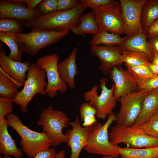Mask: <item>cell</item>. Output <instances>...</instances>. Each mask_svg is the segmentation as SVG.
I'll return each mask as SVG.
<instances>
[{
    "instance_id": "8992f818",
    "label": "cell",
    "mask_w": 158,
    "mask_h": 158,
    "mask_svg": "<svg viewBox=\"0 0 158 158\" xmlns=\"http://www.w3.org/2000/svg\"><path fill=\"white\" fill-rule=\"evenodd\" d=\"M69 120L66 113L50 106L41 112L37 124L42 126L43 131L47 134L50 145L56 147L66 143V136L62 131L68 127Z\"/></svg>"
},
{
    "instance_id": "6da1fadb",
    "label": "cell",
    "mask_w": 158,
    "mask_h": 158,
    "mask_svg": "<svg viewBox=\"0 0 158 158\" xmlns=\"http://www.w3.org/2000/svg\"><path fill=\"white\" fill-rule=\"evenodd\" d=\"M86 8L81 4L72 9L56 11L47 15L40 16L32 20L25 22L23 27L31 30H71L78 24L81 14Z\"/></svg>"
},
{
    "instance_id": "7402d4cb",
    "label": "cell",
    "mask_w": 158,
    "mask_h": 158,
    "mask_svg": "<svg viewBox=\"0 0 158 158\" xmlns=\"http://www.w3.org/2000/svg\"><path fill=\"white\" fill-rule=\"evenodd\" d=\"M71 30L80 35L86 34L93 35L99 32L100 29L94 12L92 11L81 16L78 24Z\"/></svg>"
},
{
    "instance_id": "8fae6325",
    "label": "cell",
    "mask_w": 158,
    "mask_h": 158,
    "mask_svg": "<svg viewBox=\"0 0 158 158\" xmlns=\"http://www.w3.org/2000/svg\"><path fill=\"white\" fill-rule=\"evenodd\" d=\"M150 91L139 90L121 97L120 109L116 116V123L125 126H132L141 111L143 99Z\"/></svg>"
},
{
    "instance_id": "9a60e30c",
    "label": "cell",
    "mask_w": 158,
    "mask_h": 158,
    "mask_svg": "<svg viewBox=\"0 0 158 158\" xmlns=\"http://www.w3.org/2000/svg\"><path fill=\"white\" fill-rule=\"evenodd\" d=\"M41 15L28 9L23 0H1L0 18L13 19L24 23L32 20Z\"/></svg>"
},
{
    "instance_id": "3957f363",
    "label": "cell",
    "mask_w": 158,
    "mask_h": 158,
    "mask_svg": "<svg viewBox=\"0 0 158 158\" xmlns=\"http://www.w3.org/2000/svg\"><path fill=\"white\" fill-rule=\"evenodd\" d=\"M113 112L108 115L104 124L97 122L90 126L87 144L84 149L89 153L118 157L120 156L118 145H112L109 138L108 128L115 121Z\"/></svg>"
},
{
    "instance_id": "44dd1931",
    "label": "cell",
    "mask_w": 158,
    "mask_h": 158,
    "mask_svg": "<svg viewBox=\"0 0 158 158\" xmlns=\"http://www.w3.org/2000/svg\"><path fill=\"white\" fill-rule=\"evenodd\" d=\"M143 33L128 37L124 44L121 46L122 49L139 53L147 57L151 62L154 54Z\"/></svg>"
},
{
    "instance_id": "ba28073f",
    "label": "cell",
    "mask_w": 158,
    "mask_h": 158,
    "mask_svg": "<svg viewBox=\"0 0 158 158\" xmlns=\"http://www.w3.org/2000/svg\"><path fill=\"white\" fill-rule=\"evenodd\" d=\"M106 82L105 78L100 79L99 86L101 91L99 95L97 94L99 86L96 85L83 94L85 100L91 103L95 108L97 117L103 120L106 119L108 115L113 112L118 101L114 95V84L113 83L111 87L109 89L106 86Z\"/></svg>"
},
{
    "instance_id": "cb8c5ba5",
    "label": "cell",
    "mask_w": 158,
    "mask_h": 158,
    "mask_svg": "<svg viewBox=\"0 0 158 158\" xmlns=\"http://www.w3.org/2000/svg\"><path fill=\"white\" fill-rule=\"evenodd\" d=\"M127 38V36L122 37L118 34L109 33L105 31H100L93 35L89 44L90 47L101 44L121 46L124 44Z\"/></svg>"
},
{
    "instance_id": "7c38bea8",
    "label": "cell",
    "mask_w": 158,
    "mask_h": 158,
    "mask_svg": "<svg viewBox=\"0 0 158 158\" xmlns=\"http://www.w3.org/2000/svg\"><path fill=\"white\" fill-rule=\"evenodd\" d=\"M147 0H119L128 37L143 33L141 16L143 7Z\"/></svg>"
},
{
    "instance_id": "ab89813d",
    "label": "cell",
    "mask_w": 158,
    "mask_h": 158,
    "mask_svg": "<svg viewBox=\"0 0 158 158\" xmlns=\"http://www.w3.org/2000/svg\"><path fill=\"white\" fill-rule=\"evenodd\" d=\"M147 41L154 54L158 55V36L149 38Z\"/></svg>"
},
{
    "instance_id": "f35d334b",
    "label": "cell",
    "mask_w": 158,
    "mask_h": 158,
    "mask_svg": "<svg viewBox=\"0 0 158 158\" xmlns=\"http://www.w3.org/2000/svg\"><path fill=\"white\" fill-rule=\"evenodd\" d=\"M146 36L147 38L158 36V19L149 27Z\"/></svg>"
},
{
    "instance_id": "b9f144b4",
    "label": "cell",
    "mask_w": 158,
    "mask_h": 158,
    "mask_svg": "<svg viewBox=\"0 0 158 158\" xmlns=\"http://www.w3.org/2000/svg\"><path fill=\"white\" fill-rule=\"evenodd\" d=\"M149 67L151 71L155 75H158V66L152 64L149 65Z\"/></svg>"
},
{
    "instance_id": "e0dca14e",
    "label": "cell",
    "mask_w": 158,
    "mask_h": 158,
    "mask_svg": "<svg viewBox=\"0 0 158 158\" xmlns=\"http://www.w3.org/2000/svg\"><path fill=\"white\" fill-rule=\"evenodd\" d=\"M0 44V68L20 87L23 86L31 64L28 61L18 62L11 59L6 54L2 43Z\"/></svg>"
},
{
    "instance_id": "bcb514c9",
    "label": "cell",
    "mask_w": 158,
    "mask_h": 158,
    "mask_svg": "<svg viewBox=\"0 0 158 158\" xmlns=\"http://www.w3.org/2000/svg\"><path fill=\"white\" fill-rule=\"evenodd\" d=\"M1 158H12L10 156H4Z\"/></svg>"
},
{
    "instance_id": "d6a6232c",
    "label": "cell",
    "mask_w": 158,
    "mask_h": 158,
    "mask_svg": "<svg viewBox=\"0 0 158 158\" xmlns=\"http://www.w3.org/2000/svg\"><path fill=\"white\" fill-rule=\"evenodd\" d=\"M57 6L58 0H42L35 10L43 16L57 11Z\"/></svg>"
},
{
    "instance_id": "4dcf8cb0",
    "label": "cell",
    "mask_w": 158,
    "mask_h": 158,
    "mask_svg": "<svg viewBox=\"0 0 158 158\" xmlns=\"http://www.w3.org/2000/svg\"><path fill=\"white\" fill-rule=\"evenodd\" d=\"M23 22L13 19H0V32L13 34L21 33L23 30Z\"/></svg>"
},
{
    "instance_id": "484cf974",
    "label": "cell",
    "mask_w": 158,
    "mask_h": 158,
    "mask_svg": "<svg viewBox=\"0 0 158 158\" xmlns=\"http://www.w3.org/2000/svg\"><path fill=\"white\" fill-rule=\"evenodd\" d=\"M121 158H157L158 147L139 149L119 147Z\"/></svg>"
},
{
    "instance_id": "9c48e42d",
    "label": "cell",
    "mask_w": 158,
    "mask_h": 158,
    "mask_svg": "<svg viewBox=\"0 0 158 158\" xmlns=\"http://www.w3.org/2000/svg\"><path fill=\"white\" fill-rule=\"evenodd\" d=\"M94 13L100 31L119 35L126 34L120 3L114 1L109 5L92 10Z\"/></svg>"
},
{
    "instance_id": "ac0fdd59",
    "label": "cell",
    "mask_w": 158,
    "mask_h": 158,
    "mask_svg": "<svg viewBox=\"0 0 158 158\" xmlns=\"http://www.w3.org/2000/svg\"><path fill=\"white\" fill-rule=\"evenodd\" d=\"M78 47L64 60L58 64L59 75L63 81L72 89L75 88V79L78 72L76 58Z\"/></svg>"
},
{
    "instance_id": "f1b7e54d",
    "label": "cell",
    "mask_w": 158,
    "mask_h": 158,
    "mask_svg": "<svg viewBox=\"0 0 158 158\" xmlns=\"http://www.w3.org/2000/svg\"><path fill=\"white\" fill-rule=\"evenodd\" d=\"M122 53L123 62L130 66H149L151 62L143 54L137 52L122 49Z\"/></svg>"
},
{
    "instance_id": "74e56055",
    "label": "cell",
    "mask_w": 158,
    "mask_h": 158,
    "mask_svg": "<svg viewBox=\"0 0 158 158\" xmlns=\"http://www.w3.org/2000/svg\"><path fill=\"white\" fill-rule=\"evenodd\" d=\"M56 153L54 149L49 148L40 152L34 158H55Z\"/></svg>"
},
{
    "instance_id": "2e32d148",
    "label": "cell",
    "mask_w": 158,
    "mask_h": 158,
    "mask_svg": "<svg viewBox=\"0 0 158 158\" xmlns=\"http://www.w3.org/2000/svg\"><path fill=\"white\" fill-rule=\"evenodd\" d=\"M68 123L72 129H68L64 134L66 137V143L71 150L69 158H79L81 150L87 144L90 126L83 127L81 126L78 116L74 121H69Z\"/></svg>"
},
{
    "instance_id": "7bdbcfd3",
    "label": "cell",
    "mask_w": 158,
    "mask_h": 158,
    "mask_svg": "<svg viewBox=\"0 0 158 158\" xmlns=\"http://www.w3.org/2000/svg\"><path fill=\"white\" fill-rule=\"evenodd\" d=\"M65 153L63 150H61L56 153L55 158H65Z\"/></svg>"
},
{
    "instance_id": "f546056e",
    "label": "cell",
    "mask_w": 158,
    "mask_h": 158,
    "mask_svg": "<svg viewBox=\"0 0 158 158\" xmlns=\"http://www.w3.org/2000/svg\"><path fill=\"white\" fill-rule=\"evenodd\" d=\"M129 73L137 81L145 80L156 76L150 70L149 66H130L125 64Z\"/></svg>"
},
{
    "instance_id": "30bf717a",
    "label": "cell",
    "mask_w": 158,
    "mask_h": 158,
    "mask_svg": "<svg viewBox=\"0 0 158 158\" xmlns=\"http://www.w3.org/2000/svg\"><path fill=\"white\" fill-rule=\"evenodd\" d=\"M59 56L56 53L39 58L36 63L46 72L47 85L45 92L48 96L54 98L58 92L64 94L67 91V85L61 78L58 69Z\"/></svg>"
},
{
    "instance_id": "ee69618b",
    "label": "cell",
    "mask_w": 158,
    "mask_h": 158,
    "mask_svg": "<svg viewBox=\"0 0 158 158\" xmlns=\"http://www.w3.org/2000/svg\"><path fill=\"white\" fill-rule=\"evenodd\" d=\"M151 63L152 64L158 66V55H154L153 59Z\"/></svg>"
},
{
    "instance_id": "277c9868",
    "label": "cell",
    "mask_w": 158,
    "mask_h": 158,
    "mask_svg": "<svg viewBox=\"0 0 158 158\" xmlns=\"http://www.w3.org/2000/svg\"><path fill=\"white\" fill-rule=\"evenodd\" d=\"M27 33L13 34L20 51L33 56L41 50L64 38L70 30L61 31L34 29Z\"/></svg>"
},
{
    "instance_id": "83f0119b",
    "label": "cell",
    "mask_w": 158,
    "mask_h": 158,
    "mask_svg": "<svg viewBox=\"0 0 158 158\" xmlns=\"http://www.w3.org/2000/svg\"><path fill=\"white\" fill-rule=\"evenodd\" d=\"M79 111L81 119L83 122V127L90 126L97 122L96 109L91 103H82L80 107Z\"/></svg>"
},
{
    "instance_id": "f6af8a7d",
    "label": "cell",
    "mask_w": 158,
    "mask_h": 158,
    "mask_svg": "<svg viewBox=\"0 0 158 158\" xmlns=\"http://www.w3.org/2000/svg\"><path fill=\"white\" fill-rule=\"evenodd\" d=\"M101 158H118L117 157L111 156H103Z\"/></svg>"
},
{
    "instance_id": "5bb4252c",
    "label": "cell",
    "mask_w": 158,
    "mask_h": 158,
    "mask_svg": "<svg viewBox=\"0 0 158 158\" xmlns=\"http://www.w3.org/2000/svg\"><path fill=\"white\" fill-rule=\"evenodd\" d=\"M108 75L114 84V95L118 101L121 97L139 90L137 80L121 65L113 67Z\"/></svg>"
},
{
    "instance_id": "d6986e66",
    "label": "cell",
    "mask_w": 158,
    "mask_h": 158,
    "mask_svg": "<svg viewBox=\"0 0 158 158\" xmlns=\"http://www.w3.org/2000/svg\"><path fill=\"white\" fill-rule=\"evenodd\" d=\"M158 111V88L150 91L145 97L140 112L132 126L139 127L148 121Z\"/></svg>"
},
{
    "instance_id": "5b68a950",
    "label": "cell",
    "mask_w": 158,
    "mask_h": 158,
    "mask_svg": "<svg viewBox=\"0 0 158 158\" xmlns=\"http://www.w3.org/2000/svg\"><path fill=\"white\" fill-rule=\"evenodd\" d=\"M46 77L44 70L41 69L36 63L31 64L23 88L12 99L13 103L20 107L22 112H27L28 104L36 94L47 95L45 90L47 82L45 80Z\"/></svg>"
},
{
    "instance_id": "7a4b0ae2",
    "label": "cell",
    "mask_w": 158,
    "mask_h": 158,
    "mask_svg": "<svg viewBox=\"0 0 158 158\" xmlns=\"http://www.w3.org/2000/svg\"><path fill=\"white\" fill-rule=\"evenodd\" d=\"M6 118L8 126L14 129L20 137V145L22 151L29 158H34L40 152L49 148L50 140L46 133L31 130L22 123L16 114L12 113L6 116Z\"/></svg>"
},
{
    "instance_id": "4316f807",
    "label": "cell",
    "mask_w": 158,
    "mask_h": 158,
    "mask_svg": "<svg viewBox=\"0 0 158 158\" xmlns=\"http://www.w3.org/2000/svg\"><path fill=\"white\" fill-rule=\"evenodd\" d=\"M0 40L10 49L8 57L13 61L20 62L23 53L20 51L13 34L0 32Z\"/></svg>"
},
{
    "instance_id": "7dc6e473",
    "label": "cell",
    "mask_w": 158,
    "mask_h": 158,
    "mask_svg": "<svg viewBox=\"0 0 158 158\" xmlns=\"http://www.w3.org/2000/svg\"><path fill=\"white\" fill-rule=\"evenodd\" d=\"M157 158H158V157H157Z\"/></svg>"
},
{
    "instance_id": "60d3db41",
    "label": "cell",
    "mask_w": 158,
    "mask_h": 158,
    "mask_svg": "<svg viewBox=\"0 0 158 158\" xmlns=\"http://www.w3.org/2000/svg\"><path fill=\"white\" fill-rule=\"evenodd\" d=\"M42 0H23L27 8L31 10H35Z\"/></svg>"
},
{
    "instance_id": "d590c367",
    "label": "cell",
    "mask_w": 158,
    "mask_h": 158,
    "mask_svg": "<svg viewBox=\"0 0 158 158\" xmlns=\"http://www.w3.org/2000/svg\"><path fill=\"white\" fill-rule=\"evenodd\" d=\"M81 4L92 10L103 7L113 3V0H80Z\"/></svg>"
},
{
    "instance_id": "4fadbf2b",
    "label": "cell",
    "mask_w": 158,
    "mask_h": 158,
    "mask_svg": "<svg viewBox=\"0 0 158 158\" xmlns=\"http://www.w3.org/2000/svg\"><path fill=\"white\" fill-rule=\"evenodd\" d=\"M121 46H91L90 49V54L97 57L99 61L100 71L104 75H108L115 66L123 63Z\"/></svg>"
},
{
    "instance_id": "52a82bcc",
    "label": "cell",
    "mask_w": 158,
    "mask_h": 158,
    "mask_svg": "<svg viewBox=\"0 0 158 158\" xmlns=\"http://www.w3.org/2000/svg\"><path fill=\"white\" fill-rule=\"evenodd\" d=\"M109 138L115 145L123 143L135 148L158 147V138L147 135L139 127L125 126L117 123L111 128Z\"/></svg>"
},
{
    "instance_id": "ffe728a7",
    "label": "cell",
    "mask_w": 158,
    "mask_h": 158,
    "mask_svg": "<svg viewBox=\"0 0 158 158\" xmlns=\"http://www.w3.org/2000/svg\"><path fill=\"white\" fill-rule=\"evenodd\" d=\"M6 118L0 121V152L4 156H12L21 158L23 151L18 149L14 140L9 134Z\"/></svg>"
},
{
    "instance_id": "836d02e7",
    "label": "cell",
    "mask_w": 158,
    "mask_h": 158,
    "mask_svg": "<svg viewBox=\"0 0 158 158\" xmlns=\"http://www.w3.org/2000/svg\"><path fill=\"white\" fill-rule=\"evenodd\" d=\"M13 103L12 99L0 97V121L5 118L6 116L12 113Z\"/></svg>"
},
{
    "instance_id": "603a6c76",
    "label": "cell",
    "mask_w": 158,
    "mask_h": 158,
    "mask_svg": "<svg viewBox=\"0 0 158 158\" xmlns=\"http://www.w3.org/2000/svg\"><path fill=\"white\" fill-rule=\"evenodd\" d=\"M158 19V0H147L142 8L141 23L146 35L150 25Z\"/></svg>"
},
{
    "instance_id": "1f68e13d",
    "label": "cell",
    "mask_w": 158,
    "mask_h": 158,
    "mask_svg": "<svg viewBox=\"0 0 158 158\" xmlns=\"http://www.w3.org/2000/svg\"><path fill=\"white\" fill-rule=\"evenodd\" d=\"M139 127L147 135L158 138V111L148 121Z\"/></svg>"
},
{
    "instance_id": "e575fe53",
    "label": "cell",
    "mask_w": 158,
    "mask_h": 158,
    "mask_svg": "<svg viewBox=\"0 0 158 158\" xmlns=\"http://www.w3.org/2000/svg\"><path fill=\"white\" fill-rule=\"evenodd\" d=\"M139 90L150 91L158 88V75L153 78L143 81H137Z\"/></svg>"
},
{
    "instance_id": "d4e9b609",
    "label": "cell",
    "mask_w": 158,
    "mask_h": 158,
    "mask_svg": "<svg viewBox=\"0 0 158 158\" xmlns=\"http://www.w3.org/2000/svg\"><path fill=\"white\" fill-rule=\"evenodd\" d=\"M20 87L0 68V97L12 100L17 95Z\"/></svg>"
},
{
    "instance_id": "8d00e7d4",
    "label": "cell",
    "mask_w": 158,
    "mask_h": 158,
    "mask_svg": "<svg viewBox=\"0 0 158 158\" xmlns=\"http://www.w3.org/2000/svg\"><path fill=\"white\" fill-rule=\"evenodd\" d=\"M81 4L80 0H58L57 11L72 9Z\"/></svg>"
}]
</instances>
